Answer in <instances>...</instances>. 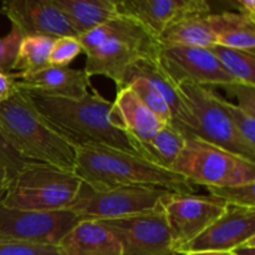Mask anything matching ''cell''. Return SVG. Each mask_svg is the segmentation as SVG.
<instances>
[{
  "instance_id": "6",
  "label": "cell",
  "mask_w": 255,
  "mask_h": 255,
  "mask_svg": "<svg viewBox=\"0 0 255 255\" xmlns=\"http://www.w3.org/2000/svg\"><path fill=\"white\" fill-rule=\"evenodd\" d=\"M172 171L193 186L232 187L255 183V162L198 137L187 138Z\"/></svg>"
},
{
  "instance_id": "12",
  "label": "cell",
  "mask_w": 255,
  "mask_h": 255,
  "mask_svg": "<svg viewBox=\"0 0 255 255\" xmlns=\"http://www.w3.org/2000/svg\"><path fill=\"white\" fill-rule=\"evenodd\" d=\"M158 60L174 82L189 81L206 87L237 82L206 47L161 44Z\"/></svg>"
},
{
  "instance_id": "33",
  "label": "cell",
  "mask_w": 255,
  "mask_h": 255,
  "mask_svg": "<svg viewBox=\"0 0 255 255\" xmlns=\"http://www.w3.org/2000/svg\"><path fill=\"white\" fill-rule=\"evenodd\" d=\"M223 87L231 96L238 100L237 106L241 107L251 116L255 117V86L234 82V84L226 85Z\"/></svg>"
},
{
  "instance_id": "1",
  "label": "cell",
  "mask_w": 255,
  "mask_h": 255,
  "mask_svg": "<svg viewBox=\"0 0 255 255\" xmlns=\"http://www.w3.org/2000/svg\"><path fill=\"white\" fill-rule=\"evenodd\" d=\"M24 92L37 112L74 149L101 144L133 152L124 129L112 121V102L95 90L81 99Z\"/></svg>"
},
{
  "instance_id": "35",
  "label": "cell",
  "mask_w": 255,
  "mask_h": 255,
  "mask_svg": "<svg viewBox=\"0 0 255 255\" xmlns=\"http://www.w3.org/2000/svg\"><path fill=\"white\" fill-rule=\"evenodd\" d=\"M232 6L237 10V12L246 16L255 19V1L254 0H237L231 2Z\"/></svg>"
},
{
  "instance_id": "30",
  "label": "cell",
  "mask_w": 255,
  "mask_h": 255,
  "mask_svg": "<svg viewBox=\"0 0 255 255\" xmlns=\"http://www.w3.org/2000/svg\"><path fill=\"white\" fill-rule=\"evenodd\" d=\"M0 255H60L56 246L0 242Z\"/></svg>"
},
{
  "instance_id": "24",
  "label": "cell",
  "mask_w": 255,
  "mask_h": 255,
  "mask_svg": "<svg viewBox=\"0 0 255 255\" xmlns=\"http://www.w3.org/2000/svg\"><path fill=\"white\" fill-rule=\"evenodd\" d=\"M54 40V37L41 35L22 37L12 70H16L19 74H31L49 67L50 52Z\"/></svg>"
},
{
  "instance_id": "25",
  "label": "cell",
  "mask_w": 255,
  "mask_h": 255,
  "mask_svg": "<svg viewBox=\"0 0 255 255\" xmlns=\"http://www.w3.org/2000/svg\"><path fill=\"white\" fill-rule=\"evenodd\" d=\"M208 50L237 82L255 86V54L217 44L209 46Z\"/></svg>"
},
{
  "instance_id": "26",
  "label": "cell",
  "mask_w": 255,
  "mask_h": 255,
  "mask_svg": "<svg viewBox=\"0 0 255 255\" xmlns=\"http://www.w3.org/2000/svg\"><path fill=\"white\" fill-rule=\"evenodd\" d=\"M125 86L131 87L134 94L137 95V97L143 102L144 106L152 114L156 115L163 124L172 125V112L168 104L149 82L141 79V77H134V79L128 80Z\"/></svg>"
},
{
  "instance_id": "23",
  "label": "cell",
  "mask_w": 255,
  "mask_h": 255,
  "mask_svg": "<svg viewBox=\"0 0 255 255\" xmlns=\"http://www.w3.org/2000/svg\"><path fill=\"white\" fill-rule=\"evenodd\" d=\"M219 19L217 45L255 54V19L236 11L219 12Z\"/></svg>"
},
{
  "instance_id": "10",
  "label": "cell",
  "mask_w": 255,
  "mask_h": 255,
  "mask_svg": "<svg viewBox=\"0 0 255 255\" xmlns=\"http://www.w3.org/2000/svg\"><path fill=\"white\" fill-rule=\"evenodd\" d=\"M81 219L67 211L35 212L5 207L0 202V242L57 246Z\"/></svg>"
},
{
  "instance_id": "8",
  "label": "cell",
  "mask_w": 255,
  "mask_h": 255,
  "mask_svg": "<svg viewBox=\"0 0 255 255\" xmlns=\"http://www.w3.org/2000/svg\"><path fill=\"white\" fill-rule=\"evenodd\" d=\"M197 125V137L255 162V148L239 134L222 105V96L209 87L189 81L176 82Z\"/></svg>"
},
{
  "instance_id": "28",
  "label": "cell",
  "mask_w": 255,
  "mask_h": 255,
  "mask_svg": "<svg viewBox=\"0 0 255 255\" xmlns=\"http://www.w3.org/2000/svg\"><path fill=\"white\" fill-rule=\"evenodd\" d=\"M82 52L79 37L64 36L56 37L52 42L50 52V66L66 67Z\"/></svg>"
},
{
  "instance_id": "4",
  "label": "cell",
  "mask_w": 255,
  "mask_h": 255,
  "mask_svg": "<svg viewBox=\"0 0 255 255\" xmlns=\"http://www.w3.org/2000/svg\"><path fill=\"white\" fill-rule=\"evenodd\" d=\"M0 128L15 151L26 161L74 173V147L47 124L21 90L0 104Z\"/></svg>"
},
{
  "instance_id": "37",
  "label": "cell",
  "mask_w": 255,
  "mask_h": 255,
  "mask_svg": "<svg viewBox=\"0 0 255 255\" xmlns=\"http://www.w3.org/2000/svg\"><path fill=\"white\" fill-rule=\"evenodd\" d=\"M10 182H11V177H10L9 172L6 171L5 167H2L0 164V202L2 201V198L6 194L10 186Z\"/></svg>"
},
{
  "instance_id": "3",
  "label": "cell",
  "mask_w": 255,
  "mask_h": 255,
  "mask_svg": "<svg viewBox=\"0 0 255 255\" xmlns=\"http://www.w3.org/2000/svg\"><path fill=\"white\" fill-rule=\"evenodd\" d=\"M82 52L86 55L84 71L89 77L102 75L116 84H124L125 75L136 60L157 56L159 41L143 25L126 15L80 35Z\"/></svg>"
},
{
  "instance_id": "2",
  "label": "cell",
  "mask_w": 255,
  "mask_h": 255,
  "mask_svg": "<svg viewBox=\"0 0 255 255\" xmlns=\"http://www.w3.org/2000/svg\"><path fill=\"white\" fill-rule=\"evenodd\" d=\"M74 173L92 189L147 186L177 194H196L183 176L156 166L133 152L101 144L75 148Z\"/></svg>"
},
{
  "instance_id": "21",
  "label": "cell",
  "mask_w": 255,
  "mask_h": 255,
  "mask_svg": "<svg viewBox=\"0 0 255 255\" xmlns=\"http://www.w3.org/2000/svg\"><path fill=\"white\" fill-rule=\"evenodd\" d=\"M219 26V14L192 16L167 29L158 37V41L162 45L176 44L208 49L216 44Z\"/></svg>"
},
{
  "instance_id": "36",
  "label": "cell",
  "mask_w": 255,
  "mask_h": 255,
  "mask_svg": "<svg viewBox=\"0 0 255 255\" xmlns=\"http://www.w3.org/2000/svg\"><path fill=\"white\" fill-rule=\"evenodd\" d=\"M231 253L233 255H255V237L237 246Z\"/></svg>"
},
{
  "instance_id": "11",
  "label": "cell",
  "mask_w": 255,
  "mask_h": 255,
  "mask_svg": "<svg viewBox=\"0 0 255 255\" xmlns=\"http://www.w3.org/2000/svg\"><path fill=\"white\" fill-rule=\"evenodd\" d=\"M177 252L201 236L228 208L212 196L172 193L162 204ZM181 254V253H179Z\"/></svg>"
},
{
  "instance_id": "22",
  "label": "cell",
  "mask_w": 255,
  "mask_h": 255,
  "mask_svg": "<svg viewBox=\"0 0 255 255\" xmlns=\"http://www.w3.org/2000/svg\"><path fill=\"white\" fill-rule=\"evenodd\" d=\"M186 136L174 128L172 125H166L156 136L142 143L131 144L133 153L138 154L146 161L172 171L179 154L186 146Z\"/></svg>"
},
{
  "instance_id": "38",
  "label": "cell",
  "mask_w": 255,
  "mask_h": 255,
  "mask_svg": "<svg viewBox=\"0 0 255 255\" xmlns=\"http://www.w3.org/2000/svg\"><path fill=\"white\" fill-rule=\"evenodd\" d=\"M182 255H233L231 252H213V251H207V252H192V253H184Z\"/></svg>"
},
{
  "instance_id": "17",
  "label": "cell",
  "mask_w": 255,
  "mask_h": 255,
  "mask_svg": "<svg viewBox=\"0 0 255 255\" xmlns=\"http://www.w3.org/2000/svg\"><path fill=\"white\" fill-rule=\"evenodd\" d=\"M16 87L24 91L65 99H81L89 94L90 77L84 70L49 66L31 74L14 72Z\"/></svg>"
},
{
  "instance_id": "9",
  "label": "cell",
  "mask_w": 255,
  "mask_h": 255,
  "mask_svg": "<svg viewBox=\"0 0 255 255\" xmlns=\"http://www.w3.org/2000/svg\"><path fill=\"white\" fill-rule=\"evenodd\" d=\"M119 241L122 255H182L177 252L163 208L99 221Z\"/></svg>"
},
{
  "instance_id": "7",
  "label": "cell",
  "mask_w": 255,
  "mask_h": 255,
  "mask_svg": "<svg viewBox=\"0 0 255 255\" xmlns=\"http://www.w3.org/2000/svg\"><path fill=\"white\" fill-rule=\"evenodd\" d=\"M173 192L157 187L125 186L92 189L82 183L67 211L81 221H109L153 211Z\"/></svg>"
},
{
  "instance_id": "27",
  "label": "cell",
  "mask_w": 255,
  "mask_h": 255,
  "mask_svg": "<svg viewBox=\"0 0 255 255\" xmlns=\"http://www.w3.org/2000/svg\"><path fill=\"white\" fill-rule=\"evenodd\" d=\"M209 196L218 198L228 206L255 208V183L232 187H208Z\"/></svg>"
},
{
  "instance_id": "18",
  "label": "cell",
  "mask_w": 255,
  "mask_h": 255,
  "mask_svg": "<svg viewBox=\"0 0 255 255\" xmlns=\"http://www.w3.org/2000/svg\"><path fill=\"white\" fill-rule=\"evenodd\" d=\"M111 119L124 129L129 146L148 141L166 126L144 106L129 86L117 90L116 99L112 101Z\"/></svg>"
},
{
  "instance_id": "14",
  "label": "cell",
  "mask_w": 255,
  "mask_h": 255,
  "mask_svg": "<svg viewBox=\"0 0 255 255\" xmlns=\"http://www.w3.org/2000/svg\"><path fill=\"white\" fill-rule=\"evenodd\" d=\"M119 9L157 39L182 20L212 14L211 4L206 0H120Z\"/></svg>"
},
{
  "instance_id": "20",
  "label": "cell",
  "mask_w": 255,
  "mask_h": 255,
  "mask_svg": "<svg viewBox=\"0 0 255 255\" xmlns=\"http://www.w3.org/2000/svg\"><path fill=\"white\" fill-rule=\"evenodd\" d=\"M72 29L84 35L121 15L116 0H54Z\"/></svg>"
},
{
  "instance_id": "31",
  "label": "cell",
  "mask_w": 255,
  "mask_h": 255,
  "mask_svg": "<svg viewBox=\"0 0 255 255\" xmlns=\"http://www.w3.org/2000/svg\"><path fill=\"white\" fill-rule=\"evenodd\" d=\"M21 39V34L14 27H11L9 34L0 37V70L1 71L11 72Z\"/></svg>"
},
{
  "instance_id": "34",
  "label": "cell",
  "mask_w": 255,
  "mask_h": 255,
  "mask_svg": "<svg viewBox=\"0 0 255 255\" xmlns=\"http://www.w3.org/2000/svg\"><path fill=\"white\" fill-rule=\"evenodd\" d=\"M17 91L19 89L16 87L14 72H4L0 70V104L9 100Z\"/></svg>"
},
{
  "instance_id": "19",
  "label": "cell",
  "mask_w": 255,
  "mask_h": 255,
  "mask_svg": "<svg viewBox=\"0 0 255 255\" xmlns=\"http://www.w3.org/2000/svg\"><path fill=\"white\" fill-rule=\"evenodd\" d=\"M56 247L60 255H122L116 237L99 221H80Z\"/></svg>"
},
{
  "instance_id": "29",
  "label": "cell",
  "mask_w": 255,
  "mask_h": 255,
  "mask_svg": "<svg viewBox=\"0 0 255 255\" xmlns=\"http://www.w3.org/2000/svg\"><path fill=\"white\" fill-rule=\"evenodd\" d=\"M222 105L231 117L232 122L234 124L239 134L246 139L249 146L255 148V117L247 114L241 107L229 102L224 97H222Z\"/></svg>"
},
{
  "instance_id": "13",
  "label": "cell",
  "mask_w": 255,
  "mask_h": 255,
  "mask_svg": "<svg viewBox=\"0 0 255 255\" xmlns=\"http://www.w3.org/2000/svg\"><path fill=\"white\" fill-rule=\"evenodd\" d=\"M0 12L7 17L12 27L21 36L41 35L49 37L75 36L66 16L54 0H7L0 6Z\"/></svg>"
},
{
  "instance_id": "16",
  "label": "cell",
  "mask_w": 255,
  "mask_h": 255,
  "mask_svg": "<svg viewBox=\"0 0 255 255\" xmlns=\"http://www.w3.org/2000/svg\"><path fill=\"white\" fill-rule=\"evenodd\" d=\"M134 77H141V79L146 80L163 96L171 109L172 126L174 128L183 133L186 138L197 137L196 121L192 117L188 107L184 104V100L177 87V84L169 77V75L164 71L162 65L159 64L158 55L141 57V59L136 60L127 70L121 87H124L128 80L134 79Z\"/></svg>"
},
{
  "instance_id": "5",
  "label": "cell",
  "mask_w": 255,
  "mask_h": 255,
  "mask_svg": "<svg viewBox=\"0 0 255 255\" xmlns=\"http://www.w3.org/2000/svg\"><path fill=\"white\" fill-rule=\"evenodd\" d=\"M81 186L82 181L75 173L30 161L11 179L1 204L24 211H65Z\"/></svg>"
},
{
  "instance_id": "32",
  "label": "cell",
  "mask_w": 255,
  "mask_h": 255,
  "mask_svg": "<svg viewBox=\"0 0 255 255\" xmlns=\"http://www.w3.org/2000/svg\"><path fill=\"white\" fill-rule=\"evenodd\" d=\"M25 158H22L19 153L14 149V147L9 143L5 137L4 132L0 128V164L6 168L11 179L21 171L22 167L27 163Z\"/></svg>"
},
{
  "instance_id": "15",
  "label": "cell",
  "mask_w": 255,
  "mask_h": 255,
  "mask_svg": "<svg viewBox=\"0 0 255 255\" xmlns=\"http://www.w3.org/2000/svg\"><path fill=\"white\" fill-rule=\"evenodd\" d=\"M255 237V208L228 206L201 236L184 246L179 253L192 252H231Z\"/></svg>"
}]
</instances>
